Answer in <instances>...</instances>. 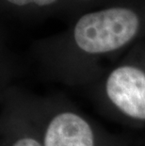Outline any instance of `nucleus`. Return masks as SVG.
<instances>
[{
    "mask_svg": "<svg viewBox=\"0 0 145 146\" xmlns=\"http://www.w3.org/2000/svg\"><path fill=\"white\" fill-rule=\"evenodd\" d=\"M8 5L20 10H41L57 4L58 0H4Z\"/></svg>",
    "mask_w": 145,
    "mask_h": 146,
    "instance_id": "39448f33",
    "label": "nucleus"
},
{
    "mask_svg": "<svg viewBox=\"0 0 145 146\" xmlns=\"http://www.w3.org/2000/svg\"><path fill=\"white\" fill-rule=\"evenodd\" d=\"M145 35V13L115 6L81 15L69 31L40 48L42 73L69 87L91 86L102 76L98 62Z\"/></svg>",
    "mask_w": 145,
    "mask_h": 146,
    "instance_id": "f257e3e1",
    "label": "nucleus"
},
{
    "mask_svg": "<svg viewBox=\"0 0 145 146\" xmlns=\"http://www.w3.org/2000/svg\"><path fill=\"white\" fill-rule=\"evenodd\" d=\"M91 86L97 104L110 117L129 125H145V42L137 43Z\"/></svg>",
    "mask_w": 145,
    "mask_h": 146,
    "instance_id": "f03ea898",
    "label": "nucleus"
},
{
    "mask_svg": "<svg viewBox=\"0 0 145 146\" xmlns=\"http://www.w3.org/2000/svg\"><path fill=\"white\" fill-rule=\"evenodd\" d=\"M0 146H44L34 94L17 87L2 91Z\"/></svg>",
    "mask_w": 145,
    "mask_h": 146,
    "instance_id": "20e7f679",
    "label": "nucleus"
},
{
    "mask_svg": "<svg viewBox=\"0 0 145 146\" xmlns=\"http://www.w3.org/2000/svg\"><path fill=\"white\" fill-rule=\"evenodd\" d=\"M35 105L44 146H127L62 97L35 95Z\"/></svg>",
    "mask_w": 145,
    "mask_h": 146,
    "instance_id": "7ed1b4c3",
    "label": "nucleus"
},
{
    "mask_svg": "<svg viewBox=\"0 0 145 146\" xmlns=\"http://www.w3.org/2000/svg\"><path fill=\"white\" fill-rule=\"evenodd\" d=\"M77 1H81V2H89V1H92V0H77Z\"/></svg>",
    "mask_w": 145,
    "mask_h": 146,
    "instance_id": "423d86ee",
    "label": "nucleus"
}]
</instances>
